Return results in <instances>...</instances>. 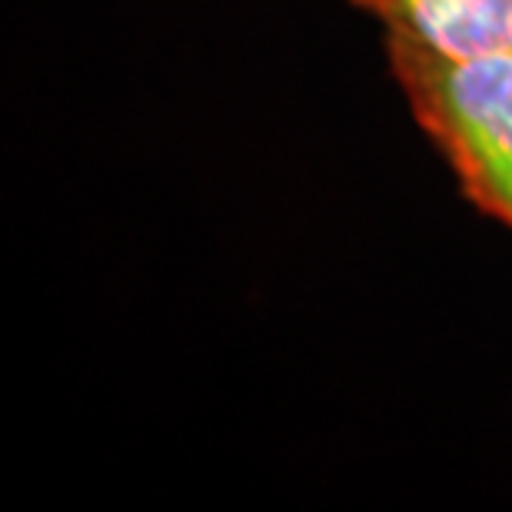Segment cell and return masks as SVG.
Listing matches in <instances>:
<instances>
[{"label": "cell", "instance_id": "1", "mask_svg": "<svg viewBox=\"0 0 512 512\" xmlns=\"http://www.w3.org/2000/svg\"><path fill=\"white\" fill-rule=\"evenodd\" d=\"M383 54L463 197L512 233V50L453 57L383 34Z\"/></svg>", "mask_w": 512, "mask_h": 512}, {"label": "cell", "instance_id": "2", "mask_svg": "<svg viewBox=\"0 0 512 512\" xmlns=\"http://www.w3.org/2000/svg\"><path fill=\"white\" fill-rule=\"evenodd\" d=\"M380 20L383 34L406 37L453 57L512 50V0H350Z\"/></svg>", "mask_w": 512, "mask_h": 512}]
</instances>
